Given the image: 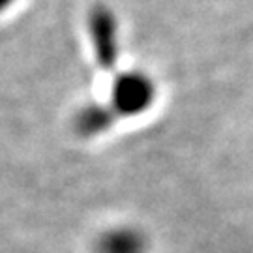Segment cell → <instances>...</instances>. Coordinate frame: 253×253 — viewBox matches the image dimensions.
Wrapping results in <instances>:
<instances>
[{"mask_svg":"<svg viewBox=\"0 0 253 253\" xmlns=\"http://www.w3.org/2000/svg\"><path fill=\"white\" fill-rule=\"evenodd\" d=\"M156 101V84L143 72L118 73L111 86L109 107L118 118L139 117Z\"/></svg>","mask_w":253,"mask_h":253,"instance_id":"obj_1","label":"cell"},{"mask_svg":"<svg viewBox=\"0 0 253 253\" xmlns=\"http://www.w3.org/2000/svg\"><path fill=\"white\" fill-rule=\"evenodd\" d=\"M88 32L94 56L103 70H113L118 60V21L115 13L98 4L88 13Z\"/></svg>","mask_w":253,"mask_h":253,"instance_id":"obj_2","label":"cell"},{"mask_svg":"<svg viewBox=\"0 0 253 253\" xmlns=\"http://www.w3.org/2000/svg\"><path fill=\"white\" fill-rule=\"evenodd\" d=\"M96 253H146V236L135 227H115L96 240Z\"/></svg>","mask_w":253,"mask_h":253,"instance_id":"obj_3","label":"cell"},{"mask_svg":"<svg viewBox=\"0 0 253 253\" xmlns=\"http://www.w3.org/2000/svg\"><path fill=\"white\" fill-rule=\"evenodd\" d=\"M118 120V117L113 113V109L109 105H100V103H90L86 107H83L75 115V129L83 137H94L105 133L109 127Z\"/></svg>","mask_w":253,"mask_h":253,"instance_id":"obj_4","label":"cell"},{"mask_svg":"<svg viewBox=\"0 0 253 253\" xmlns=\"http://www.w3.org/2000/svg\"><path fill=\"white\" fill-rule=\"evenodd\" d=\"M13 2H15V0H0V13L11 8V4H13Z\"/></svg>","mask_w":253,"mask_h":253,"instance_id":"obj_5","label":"cell"}]
</instances>
